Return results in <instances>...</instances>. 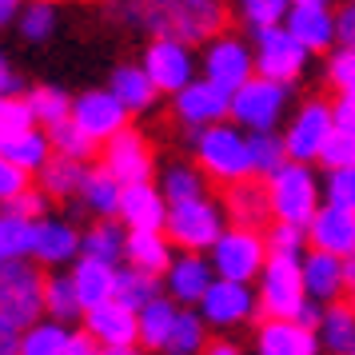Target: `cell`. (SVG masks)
Wrapping results in <instances>:
<instances>
[{
  "label": "cell",
  "mask_w": 355,
  "mask_h": 355,
  "mask_svg": "<svg viewBox=\"0 0 355 355\" xmlns=\"http://www.w3.org/2000/svg\"><path fill=\"white\" fill-rule=\"evenodd\" d=\"M352 355H355V352H352Z\"/></svg>",
  "instance_id": "63"
},
{
  "label": "cell",
  "mask_w": 355,
  "mask_h": 355,
  "mask_svg": "<svg viewBox=\"0 0 355 355\" xmlns=\"http://www.w3.org/2000/svg\"><path fill=\"white\" fill-rule=\"evenodd\" d=\"M208 323H204V315L200 311H192V307H184L180 311V323L176 331H172V339H168V347H164V355H204L208 352Z\"/></svg>",
  "instance_id": "41"
},
{
  "label": "cell",
  "mask_w": 355,
  "mask_h": 355,
  "mask_svg": "<svg viewBox=\"0 0 355 355\" xmlns=\"http://www.w3.org/2000/svg\"><path fill=\"white\" fill-rule=\"evenodd\" d=\"M320 343L327 355H352L355 352V307L347 300L343 304H331L323 311Z\"/></svg>",
  "instance_id": "37"
},
{
  "label": "cell",
  "mask_w": 355,
  "mask_h": 355,
  "mask_svg": "<svg viewBox=\"0 0 355 355\" xmlns=\"http://www.w3.org/2000/svg\"><path fill=\"white\" fill-rule=\"evenodd\" d=\"M343 279H347V291H352L355 288V256L343 259Z\"/></svg>",
  "instance_id": "60"
},
{
  "label": "cell",
  "mask_w": 355,
  "mask_h": 355,
  "mask_svg": "<svg viewBox=\"0 0 355 355\" xmlns=\"http://www.w3.org/2000/svg\"><path fill=\"white\" fill-rule=\"evenodd\" d=\"M88 176V164L64 160V156H52V164L36 176V188L49 196V200H76Z\"/></svg>",
  "instance_id": "35"
},
{
  "label": "cell",
  "mask_w": 355,
  "mask_h": 355,
  "mask_svg": "<svg viewBox=\"0 0 355 355\" xmlns=\"http://www.w3.org/2000/svg\"><path fill=\"white\" fill-rule=\"evenodd\" d=\"M323 204L355 211V168H347V172H323Z\"/></svg>",
  "instance_id": "48"
},
{
  "label": "cell",
  "mask_w": 355,
  "mask_h": 355,
  "mask_svg": "<svg viewBox=\"0 0 355 355\" xmlns=\"http://www.w3.org/2000/svg\"><path fill=\"white\" fill-rule=\"evenodd\" d=\"M124 252H128V227L120 220H96L84 232V259H100V263L124 268Z\"/></svg>",
  "instance_id": "31"
},
{
  "label": "cell",
  "mask_w": 355,
  "mask_h": 355,
  "mask_svg": "<svg viewBox=\"0 0 355 355\" xmlns=\"http://www.w3.org/2000/svg\"><path fill=\"white\" fill-rule=\"evenodd\" d=\"M216 284V268H211L208 256H188V252H180L176 263H172V272L164 275V295L168 300H176L180 307H200L204 304V295L211 291Z\"/></svg>",
  "instance_id": "19"
},
{
  "label": "cell",
  "mask_w": 355,
  "mask_h": 355,
  "mask_svg": "<svg viewBox=\"0 0 355 355\" xmlns=\"http://www.w3.org/2000/svg\"><path fill=\"white\" fill-rule=\"evenodd\" d=\"M120 200H124V184L112 180L104 168H88L80 188V208H88L96 220H120Z\"/></svg>",
  "instance_id": "29"
},
{
  "label": "cell",
  "mask_w": 355,
  "mask_h": 355,
  "mask_svg": "<svg viewBox=\"0 0 355 355\" xmlns=\"http://www.w3.org/2000/svg\"><path fill=\"white\" fill-rule=\"evenodd\" d=\"M20 12H24V8H20L17 0H4V4H0V20H4V24H12V20L20 24Z\"/></svg>",
  "instance_id": "59"
},
{
  "label": "cell",
  "mask_w": 355,
  "mask_h": 355,
  "mask_svg": "<svg viewBox=\"0 0 355 355\" xmlns=\"http://www.w3.org/2000/svg\"><path fill=\"white\" fill-rule=\"evenodd\" d=\"M180 311L184 307L176 300H168V295L152 300L140 311V347L144 352H164L168 347V339H172V331H176V323H180Z\"/></svg>",
  "instance_id": "30"
},
{
  "label": "cell",
  "mask_w": 355,
  "mask_h": 355,
  "mask_svg": "<svg viewBox=\"0 0 355 355\" xmlns=\"http://www.w3.org/2000/svg\"><path fill=\"white\" fill-rule=\"evenodd\" d=\"M160 192L172 208H180V204H192V200L208 196V176L196 164H172L160 172Z\"/></svg>",
  "instance_id": "36"
},
{
  "label": "cell",
  "mask_w": 355,
  "mask_h": 355,
  "mask_svg": "<svg viewBox=\"0 0 355 355\" xmlns=\"http://www.w3.org/2000/svg\"><path fill=\"white\" fill-rule=\"evenodd\" d=\"M28 92H33V88L20 80L17 72H12V64L4 60V64H0V100H20V96H28Z\"/></svg>",
  "instance_id": "53"
},
{
  "label": "cell",
  "mask_w": 355,
  "mask_h": 355,
  "mask_svg": "<svg viewBox=\"0 0 355 355\" xmlns=\"http://www.w3.org/2000/svg\"><path fill=\"white\" fill-rule=\"evenodd\" d=\"M172 216V204L164 200L160 184H132L120 200V224L128 232H164Z\"/></svg>",
  "instance_id": "22"
},
{
  "label": "cell",
  "mask_w": 355,
  "mask_h": 355,
  "mask_svg": "<svg viewBox=\"0 0 355 355\" xmlns=\"http://www.w3.org/2000/svg\"><path fill=\"white\" fill-rule=\"evenodd\" d=\"M44 284L49 275L36 259L0 263V331L24 336L44 320Z\"/></svg>",
  "instance_id": "3"
},
{
  "label": "cell",
  "mask_w": 355,
  "mask_h": 355,
  "mask_svg": "<svg viewBox=\"0 0 355 355\" xmlns=\"http://www.w3.org/2000/svg\"><path fill=\"white\" fill-rule=\"evenodd\" d=\"M72 284H76V295H80L84 311H96V307L112 304L116 300V275H120V268H112V263H100V259H76L72 263Z\"/></svg>",
  "instance_id": "27"
},
{
  "label": "cell",
  "mask_w": 355,
  "mask_h": 355,
  "mask_svg": "<svg viewBox=\"0 0 355 355\" xmlns=\"http://www.w3.org/2000/svg\"><path fill=\"white\" fill-rule=\"evenodd\" d=\"M248 148H252V172H256V180H263V184L291 164L288 144H284V132H256V136H248Z\"/></svg>",
  "instance_id": "38"
},
{
  "label": "cell",
  "mask_w": 355,
  "mask_h": 355,
  "mask_svg": "<svg viewBox=\"0 0 355 355\" xmlns=\"http://www.w3.org/2000/svg\"><path fill=\"white\" fill-rule=\"evenodd\" d=\"M132 24L152 33V40L172 36L180 44H211L224 36V4L220 0H152V4H128L124 8Z\"/></svg>",
  "instance_id": "1"
},
{
  "label": "cell",
  "mask_w": 355,
  "mask_h": 355,
  "mask_svg": "<svg viewBox=\"0 0 355 355\" xmlns=\"http://www.w3.org/2000/svg\"><path fill=\"white\" fill-rule=\"evenodd\" d=\"M288 84L263 80V76H252L240 92L232 96V124L243 128L248 136L256 132H275L279 120L288 112Z\"/></svg>",
  "instance_id": "9"
},
{
  "label": "cell",
  "mask_w": 355,
  "mask_h": 355,
  "mask_svg": "<svg viewBox=\"0 0 355 355\" xmlns=\"http://www.w3.org/2000/svg\"><path fill=\"white\" fill-rule=\"evenodd\" d=\"M33 180L36 176H28L24 168H12V164L0 160V200H4V204H12V200H20L24 192H33V188H36Z\"/></svg>",
  "instance_id": "51"
},
{
  "label": "cell",
  "mask_w": 355,
  "mask_h": 355,
  "mask_svg": "<svg viewBox=\"0 0 355 355\" xmlns=\"http://www.w3.org/2000/svg\"><path fill=\"white\" fill-rule=\"evenodd\" d=\"M68 339H72V331H68L64 323L40 320L36 327H28L20 336V355H64Z\"/></svg>",
  "instance_id": "43"
},
{
  "label": "cell",
  "mask_w": 355,
  "mask_h": 355,
  "mask_svg": "<svg viewBox=\"0 0 355 355\" xmlns=\"http://www.w3.org/2000/svg\"><path fill=\"white\" fill-rule=\"evenodd\" d=\"M28 104H33V112H36V124L49 132V128H56V124L72 120V104H76V100L68 96L64 88H56V84H33Z\"/></svg>",
  "instance_id": "40"
},
{
  "label": "cell",
  "mask_w": 355,
  "mask_h": 355,
  "mask_svg": "<svg viewBox=\"0 0 355 355\" xmlns=\"http://www.w3.org/2000/svg\"><path fill=\"white\" fill-rule=\"evenodd\" d=\"M224 204V216L232 227H252V232H268L272 227V196H268V184L263 180H243V184H232L220 196Z\"/></svg>",
  "instance_id": "18"
},
{
  "label": "cell",
  "mask_w": 355,
  "mask_h": 355,
  "mask_svg": "<svg viewBox=\"0 0 355 355\" xmlns=\"http://www.w3.org/2000/svg\"><path fill=\"white\" fill-rule=\"evenodd\" d=\"M64 355H104V347H100L96 339L88 336V331H72V339H68V352Z\"/></svg>",
  "instance_id": "56"
},
{
  "label": "cell",
  "mask_w": 355,
  "mask_h": 355,
  "mask_svg": "<svg viewBox=\"0 0 355 355\" xmlns=\"http://www.w3.org/2000/svg\"><path fill=\"white\" fill-rule=\"evenodd\" d=\"M208 327H236V323H248L252 315H259V300L252 284H232V279H216L211 291L204 295V304L196 307Z\"/></svg>",
  "instance_id": "17"
},
{
  "label": "cell",
  "mask_w": 355,
  "mask_h": 355,
  "mask_svg": "<svg viewBox=\"0 0 355 355\" xmlns=\"http://www.w3.org/2000/svg\"><path fill=\"white\" fill-rule=\"evenodd\" d=\"M331 108H336V128L355 136V96H336Z\"/></svg>",
  "instance_id": "54"
},
{
  "label": "cell",
  "mask_w": 355,
  "mask_h": 355,
  "mask_svg": "<svg viewBox=\"0 0 355 355\" xmlns=\"http://www.w3.org/2000/svg\"><path fill=\"white\" fill-rule=\"evenodd\" d=\"M307 240H311L315 252H327V256H336V259L355 256V211L323 204L320 216L307 227Z\"/></svg>",
  "instance_id": "24"
},
{
  "label": "cell",
  "mask_w": 355,
  "mask_h": 355,
  "mask_svg": "<svg viewBox=\"0 0 355 355\" xmlns=\"http://www.w3.org/2000/svg\"><path fill=\"white\" fill-rule=\"evenodd\" d=\"M104 355H144V347H124V352H104Z\"/></svg>",
  "instance_id": "61"
},
{
  "label": "cell",
  "mask_w": 355,
  "mask_h": 355,
  "mask_svg": "<svg viewBox=\"0 0 355 355\" xmlns=\"http://www.w3.org/2000/svg\"><path fill=\"white\" fill-rule=\"evenodd\" d=\"M323 172H347V168H355V136L352 132H331V140H327V148H323Z\"/></svg>",
  "instance_id": "50"
},
{
  "label": "cell",
  "mask_w": 355,
  "mask_h": 355,
  "mask_svg": "<svg viewBox=\"0 0 355 355\" xmlns=\"http://www.w3.org/2000/svg\"><path fill=\"white\" fill-rule=\"evenodd\" d=\"M252 49H256V76L275 84H295L304 76L307 56L311 52L288 33V28H272V33H256L252 36Z\"/></svg>",
  "instance_id": "12"
},
{
  "label": "cell",
  "mask_w": 355,
  "mask_h": 355,
  "mask_svg": "<svg viewBox=\"0 0 355 355\" xmlns=\"http://www.w3.org/2000/svg\"><path fill=\"white\" fill-rule=\"evenodd\" d=\"M327 84L336 88V96H355V52L352 49H336L327 56V68H323Z\"/></svg>",
  "instance_id": "47"
},
{
  "label": "cell",
  "mask_w": 355,
  "mask_h": 355,
  "mask_svg": "<svg viewBox=\"0 0 355 355\" xmlns=\"http://www.w3.org/2000/svg\"><path fill=\"white\" fill-rule=\"evenodd\" d=\"M0 355H20V336L17 331H0Z\"/></svg>",
  "instance_id": "58"
},
{
  "label": "cell",
  "mask_w": 355,
  "mask_h": 355,
  "mask_svg": "<svg viewBox=\"0 0 355 355\" xmlns=\"http://www.w3.org/2000/svg\"><path fill=\"white\" fill-rule=\"evenodd\" d=\"M128 120H132L128 108H124L108 88H88V92H80L76 104H72V124L100 148L108 144V140H116L120 132H128L132 128Z\"/></svg>",
  "instance_id": "13"
},
{
  "label": "cell",
  "mask_w": 355,
  "mask_h": 355,
  "mask_svg": "<svg viewBox=\"0 0 355 355\" xmlns=\"http://www.w3.org/2000/svg\"><path fill=\"white\" fill-rule=\"evenodd\" d=\"M339 49L355 52V0L339 8Z\"/></svg>",
  "instance_id": "55"
},
{
  "label": "cell",
  "mask_w": 355,
  "mask_h": 355,
  "mask_svg": "<svg viewBox=\"0 0 355 355\" xmlns=\"http://www.w3.org/2000/svg\"><path fill=\"white\" fill-rule=\"evenodd\" d=\"M336 132V108L331 100L311 96L291 112L288 128H284V144H288L291 164H320L323 148Z\"/></svg>",
  "instance_id": "8"
},
{
  "label": "cell",
  "mask_w": 355,
  "mask_h": 355,
  "mask_svg": "<svg viewBox=\"0 0 355 355\" xmlns=\"http://www.w3.org/2000/svg\"><path fill=\"white\" fill-rule=\"evenodd\" d=\"M49 140H52V152H56V156L76 160V164H88V160L100 152V144H92V140H88V136H84V132L72 124V120H64V124L49 128Z\"/></svg>",
  "instance_id": "44"
},
{
  "label": "cell",
  "mask_w": 355,
  "mask_h": 355,
  "mask_svg": "<svg viewBox=\"0 0 355 355\" xmlns=\"http://www.w3.org/2000/svg\"><path fill=\"white\" fill-rule=\"evenodd\" d=\"M268 236V252L275 259H304L311 252V240H307V227H295V224H275L263 232Z\"/></svg>",
  "instance_id": "46"
},
{
  "label": "cell",
  "mask_w": 355,
  "mask_h": 355,
  "mask_svg": "<svg viewBox=\"0 0 355 355\" xmlns=\"http://www.w3.org/2000/svg\"><path fill=\"white\" fill-rule=\"evenodd\" d=\"M140 68H144L148 76H152V84H156V92L160 96H172L176 100L188 84H196L200 76V60H196V52L188 49V44H180V40H172V36H160V40H152L144 49V60H140Z\"/></svg>",
  "instance_id": "11"
},
{
  "label": "cell",
  "mask_w": 355,
  "mask_h": 355,
  "mask_svg": "<svg viewBox=\"0 0 355 355\" xmlns=\"http://www.w3.org/2000/svg\"><path fill=\"white\" fill-rule=\"evenodd\" d=\"M36 232H40V224L4 211V216H0V263L36 259Z\"/></svg>",
  "instance_id": "34"
},
{
  "label": "cell",
  "mask_w": 355,
  "mask_h": 355,
  "mask_svg": "<svg viewBox=\"0 0 355 355\" xmlns=\"http://www.w3.org/2000/svg\"><path fill=\"white\" fill-rule=\"evenodd\" d=\"M40 124H36V112H33V104H28V96L0 100V144H12V140L28 136Z\"/></svg>",
  "instance_id": "45"
},
{
  "label": "cell",
  "mask_w": 355,
  "mask_h": 355,
  "mask_svg": "<svg viewBox=\"0 0 355 355\" xmlns=\"http://www.w3.org/2000/svg\"><path fill=\"white\" fill-rule=\"evenodd\" d=\"M200 76L211 80L216 88H224L227 96H236L243 84L256 76V49L243 36H232V33L216 36L200 52Z\"/></svg>",
  "instance_id": "10"
},
{
  "label": "cell",
  "mask_w": 355,
  "mask_h": 355,
  "mask_svg": "<svg viewBox=\"0 0 355 355\" xmlns=\"http://www.w3.org/2000/svg\"><path fill=\"white\" fill-rule=\"evenodd\" d=\"M108 92L128 108V116L148 112V108L156 104V96H160L156 84H152V76H148L140 64H116L112 72H108Z\"/></svg>",
  "instance_id": "28"
},
{
  "label": "cell",
  "mask_w": 355,
  "mask_h": 355,
  "mask_svg": "<svg viewBox=\"0 0 355 355\" xmlns=\"http://www.w3.org/2000/svg\"><path fill=\"white\" fill-rule=\"evenodd\" d=\"M259 320H300L311 300L304 288V259H268L263 275L256 279Z\"/></svg>",
  "instance_id": "6"
},
{
  "label": "cell",
  "mask_w": 355,
  "mask_h": 355,
  "mask_svg": "<svg viewBox=\"0 0 355 355\" xmlns=\"http://www.w3.org/2000/svg\"><path fill=\"white\" fill-rule=\"evenodd\" d=\"M307 52H331L339 49V8L327 0H291L288 24H284Z\"/></svg>",
  "instance_id": "15"
},
{
  "label": "cell",
  "mask_w": 355,
  "mask_h": 355,
  "mask_svg": "<svg viewBox=\"0 0 355 355\" xmlns=\"http://www.w3.org/2000/svg\"><path fill=\"white\" fill-rule=\"evenodd\" d=\"M176 248L172 240L164 236V232H128V252H124V263L136 268V272L144 275H168L172 272V263H176Z\"/></svg>",
  "instance_id": "26"
},
{
  "label": "cell",
  "mask_w": 355,
  "mask_h": 355,
  "mask_svg": "<svg viewBox=\"0 0 355 355\" xmlns=\"http://www.w3.org/2000/svg\"><path fill=\"white\" fill-rule=\"evenodd\" d=\"M56 33V8L52 4H28L24 12H20V36L24 40H49Z\"/></svg>",
  "instance_id": "49"
},
{
  "label": "cell",
  "mask_w": 355,
  "mask_h": 355,
  "mask_svg": "<svg viewBox=\"0 0 355 355\" xmlns=\"http://www.w3.org/2000/svg\"><path fill=\"white\" fill-rule=\"evenodd\" d=\"M291 12V0H240L236 4V17L248 24V33H272V28H284Z\"/></svg>",
  "instance_id": "42"
},
{
  "label": "cell",
  "mask_w": 355,
  "mask_h": 355,
  "mask_svg": "<svg viewBox=\"0 0 355 355\" xmlns=\"http://www.w3.org/2000/svg\"><path fill=\"white\" fill-rule=\"evenodd\" d=\"M4 211H12V216H24V220L40 224V220H49V196L40 192V188H33V192H24L20 200L4 204Z\"/></svg>",
  "instance_id": "52"
},
{
  "label": "cell",
  "mask_w": 355,
  "mask_h": 355,
  "mask_svg": "<svg viewBox=\"0 0 355 355\" xmlns=\"http://www.w3.org/2000/svg\"><path fill=\"white\" fill-rule=\"evenodd\" d=\"M227 216H224V204L220 200H192V204H180L172 208L168 216V227H164V236L172 240L176 252H188V256H208L211 248L220 243V236L227 232Z\"/></svg>",
  "instance_id": "5"
},
{
  "label": "cell",
  "mask_w": 355,
  "mask_h": 355,
  "mask_svg": "<svg viewBox=\"0 0 355 355\" xmlns=\"http://www.w3.org/2000/svg\"><path fill=\"white\" fill-rule=\"evenodd\" d=\"M164 291H160V279L156 275H144V272H136V268H120V275H116V304H124L128 311H144L152 300H160Z\"/></svg>",
  "instance_id": "39"
},
{
  "label": "cell",
  "mask_w": 355,
  "mask_h": 355,
  "mask_svg": "<svg viewBox=\"0 0 355 355\" xmlns=\"http://www.w3.org/2000/svg\"><path fill=\"white\" fill-rule=\"evenodd\" d=\"M88 311H84L80 295H76V284H72V275L68 272H49V284H44V320L52 323H76L84 320Z\"/></svg>",
  "instance_id": "33"
},
{
  "label": "cell",
  "mask_w": 355,
  "mask_h": 355,
  "mask_svg": "<svg viewBox=\"0 0 355 355\" xmlns=\"http://www.w3.org/2000/svg\"><path fill=\"white\" fill-rule=\"evenodd\" d=\"M252 355H323V343L320 331H307L295 320H259Z\"/></svg>",
  "instance_id": "20"
},
{
  "label": "cell",
  "mask_w": 355,
  "mask_h": 355,
  "mask_svg": "<svg viewBox=\"0 0 355 355\" xmlns=\"http://www.w3.org/2000/svg\"><path fill=\"white\" fill-rule=\"evenodd\" d=\"M268 196H272L275 224L311 227V220L323 208V180L315 176L311 164H288L284 172L268 180Z\"/></svg>",
  "instance_id": "4"
},
{
  "label": "cell",
  "mask_w": 355,
  "mask_h": 355,
  "mask_svg": "<svg viewBox=\"0 0 355 355\" xmlns=\"http://www.w3.org/2000/svg\"><path fill=\"white\" fill-rule=\"evenodd\" d=\"M52 140L44 128L28 132V136H20V140H12V144H0V160L12 164V168H24L28 176H40L44 168L52 164Z\"/></svg>",
  "instance_id": "32"
},
{
  "label": "cell",
  "mask_w": 355,
  "mask_h": 355,
  "mask_svg": "<svg viewBox=\"0 0 355 355\" xmlns=\"http://www.w3.org/2000/svg\"><path fill=\"white\" fill-rule=\"evenodd\" d=\"M172 112L184 128L192 132H204V128H216V124H224L232 120V96H227L224 88H216L211 80H200L188 84L176 100H172Z\"/></svg>",
  "instance_id": "16"
},
{
  "label": "cell",
  "mask_w": 355,
  "mask_h": 355,
  "mask_svg": "<svg viewBox=\"0 0 355 355\" xmlns=\"http://www.w3.org/2000/svg\"><path fill=\"white\" fill-rule=\"evenodd\" d=\"M347 304H352V307H355V288H352V291H347Z\"/></svg>",
  "instance_id": "62"
},
{
  "label": "cell",
  "mask_w": 355,
  "mask_h": 355,
  "mask_svg": "<svg viewBox=\"0 0 355 355\" xmlns=\"http://www.w3.org/2000/svg\"><path fill=\"white\" fill-rule=\"evenodd\" d=\"M211 268H216V279H232V284H256L263 268H268V236L263 232H252V227H227L220 243L208 252Z\"/></svg>",
  "instance_id": "7"
},
{
  "label": "cell",
  "mask_w": 355,
  "mask_h": 355,
  "mask_svg": "<svg viewBox=\"0 0 355 355\" xmlns=\"http://www.w3.org/2000/svg\"><path fill=\"white\" fill-rule=\"evenodd\" d=\"M304 288H307V300L311 304H343L347 295V279H343V259L327 256V252H307L304 256Z\"/></svg>",
  "instance_id": "25"
},
{
  "label": "cell",
  "mask_w": 355,
  "mask_h": 355,
  "mask_svg": "<svg viewBox=\"0 0 355 355\" xmlns=\"http://www.w3.org/2000/svg\"><path fill=\"white\" fill-rule=\"evenodd\" d=\"M192 152H196V168L216 184H243V180H256L252 172V148H248V132L236 128L232 120L216 124V128L192 132Z\"/></svg>",
  "instance_id": "2"
},
{
  "label": "cell",
  "mask_w": 355,
  "mask_h": 355,
  "mask_svg": "<svg viewBox=\"0 0 355 355\" xmlns=\"http://www.w3.org/2000/svg\"><path fill=\"white\" fill-rule=\"evenodd\" d=\"M204 355H243V347L240 343H232V339H211Z\"/></svg>",
  "instance_id": "57"
},
{
  "label": "cell",
  "mask_w": 355,
  "mask_h": 355,
  "mask_svg": "<svg viewBox=\"0 0 355 355\" xmlns=\"http://www.w3.org/2000/svg\"><path fill=\"white\" fill-rule=\"evenodd\" d=\"M100 168L112 180H120L124 188L132 184H152V172H156V160H152V148H148V136L140 128L120 132L116 140L100 148Z\"/></svg>",
  "instance_id": "14"
},
{
  "label": "cell",
  "mask_w": 355,
  "mask_h": 355,
  "mask_svg": "<svg viewBox=\"0 0 355 355\" xmlns=\"http://www.w3.org/2000/svg\"><path fill=\"white\" fill-rule=\"evenodd\" d=\"M84 331L96 339L104 352H124V347H140V315L128 311L124 304H104L84 315Z\"/></svg>",
  "instance_id": "21"
},
{
  "label": "cell",
  "mask_w": 355,
  "mask_h": 355,
  "mask_svg": "<svg viewBox=\"0 0 355 355\" xmlns=\"http://www.w3.org/2000/svg\"><path fill=\"white\" fill-rule=\"evenodd\" d=\"M84 256V232H76V224H68L60 216L40 220L36 232V263L40 268H68Z\"/></svg>",
  "instance_id": "23"
}]
</instances>
